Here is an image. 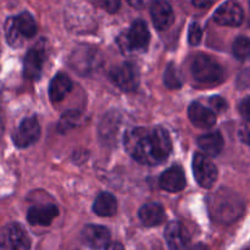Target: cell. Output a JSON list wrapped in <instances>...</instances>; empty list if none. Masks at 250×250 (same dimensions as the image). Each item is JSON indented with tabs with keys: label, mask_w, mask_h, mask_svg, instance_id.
<instances>
[{
	"label": "cell",
	"mask_w": 250,
	"mask_h": 250,
	"mask_svg": "<svg viewBox=\"0 0 250 250\" xmlns=\"http://www.w3.org/2000/svg\"><path fill=\"white\" fill-rule=\"evenodd\" d=\"M99 6L102 7H105V10H107L109 12H116L117 9L120 7V5H121V2L120 1H115V0H106V1H99L97 2Z\"/></svg>",
	"instance_id": "cell-30"
},
{
	"label": "cell",
	"mask_w": 250,
	"mask_h": 250,
	"mask_svg": "<svg viewBox=\"0 0 250 250\" xmlns=\"http://www.w3.org/2000/svg\"><path fill=\"white\" fill-rule=\"evenodd\" d=\"M243 200L229 189H220L210 202V214L216 221L229 224L236 221L243 212Z\"/></svg>",
	"instance_id": "cell-2"
},
{
	"label": "cell",
	"mask_w": 250,
	"mask_h": 250,
	"mask_svg": "<svg viewBox=\"0 0 250 250\" xmlns=\"http://www.w3.org/2000/svg\"><path fill=\"white\" fill-rule=\"evenodd\" d=\"M193 173L198 185L203 188H211L217 181L219 171L215 164L204 154L195 153L193 158Z\"/></svg>",
	"instance_id": "cell-7"
},
{
	"label": "cell",
	"mask_w": 250,
	"mask_h": 250,
	"mask_svg": "<svg viewBox=\"0 0 250 250\" xmlns=\"http://www.w3.org/2000/svg\"><path fill=\"white\" fill-rule=\"evenodd\" d=\"M58 215L59 209L56 205H42L31 208L27 212V220L33 226H49Z\"/></svg>",
	"instance_id": "cell-18"
},
{
	"label": "cell",
	"mask_w": 250,
	"mask_h": 250,
	"mask_svg": "<svg viewBox=\"0 0 250 250\" xmlns=\"http://www.w3.org/2000/svg\"><path fill=\"white\" fill-rule=\"evenodd\" d=\"M192 250H208V248H207V247L202 246V244H198V246H195Z\"/></svg>",
	"instance_id": "cell-35"
},
{
	"label": "cell",
	"mask_w": 250,
	"mask_h": 250,
	"mask_svg": "<svg viewBox=\"0 0 250 250\" xmlns=\"http://www.w3.org/2000/svg\"><path fill=\"white\" fill-rule=\"evenodd\" d=\"M80 120H81V115L78 111H75V110L66 111L65 114L61 116L60 122H59V131H60L61 133H66L67 131L72 129L73 127L77 126Z\"/></svg>",
	"instance_id": "cell-26"
},
{
	"label": "cell",
	"mask_w": 250,
	"mask_h": 250,
	"mask_svg": "<svg viewBox=\"0 0 250 250\" xmlns=\"http://www.w3.org/2000/svg\"><path fill=\"white\" fill-rule=\"evenodd\" d=\"M150 43V32L143 20H136L128 31L119 38V44L125 51H146Z\"/></svg>",
	"instance_id": "cell-5"
},
{
	"label": "cell",
	"mask_w": 250,
	"mask_h": 250,
	"mask_svg": "<svg viewBox=\"0 0 250 250\" xmlns=\"http://www.w3.org/2000/svg\"><path fill=\"white\" fill-rule=\"evenodd\" d=\"M209 103L210 105L216 110V111H225V110H227V107H229L226 100H225L222 97H217V95L216 97L210 98Z\"/></svg>",
	"instance_id": "cell-29"
},
{
	"label": "cell",
	"mask_w": 250,
	"mask_h": 250,
	"mask_svg": "<svg viewBox=\"0 0 250 250\" xmlns=\"http://www.w3.org/2000/svg\"><path fill=\"white\" fill-rule=\"evenodd\" d=\"M5 37L7 39V43L12 48H20L23 44L24 39L22 38V36L19 33L16 26H15L14 17H10V19L6 20V23H5Z\"/></svg>",
	"instance_id": "cell-25"
},
{
	"label": "cell",
	"mask_w": 250,
	"mask_h": 250,
	"mask_svg": "<svg viewBox=\"0 0 250 250\" xmlns=\"http://www.w3.org/2000/svg\"><path fill=\"white\" fill-rule=\"evenodd\" d=\"M106 250H125V248L120 243H111L106 247Z\"/></svg>",
	"instance_id": "cell-33"
},
{
	"label": "cell",
	"mask_w": 250,
	"mask_h": 250,
	"mask_svg": "<svg viewBox=\"0 0 250 250\" xmlns=\"http://www.w3.org/2000/svg\"><path fill=\"white\" fill-rule=\"evenodd\" d=\"M31 241L19 224L7 225L0 229V250H29Z\"/></svg>",
	"instance_id": "cell-6"
},
{
	"label": "cell",
	"mask_w": 250,
	"mask_h": 250,
	"mask_svg": "<svg viewBox=\"0 0 250 250\" xmlns=\"http://www.w3.org/2000/svg\"><path fill=\"white\" fill-rule=\"evenodd\" d=\"M150 16L153 20V23L156 29L159 31H165L175 20V14L171 7V5L166 1H154L150 6Z\"/></svg>",
	"instance_id": "cell-14"
},
{
	"label": "cell",
	"mask_w": 250,
	"mask_h": 250,
	"mask_svg": "<svg viewBox=\"0 0 250 250\" xmlns=\"http://www.w3.org/2000/svg\"><path fill=\"white\" fill-rule=\"evenodd\" d=\"M81 237H82L83 243L93 249L106 248L111 239L109 229L104 226H98V225H87L82 229Z\"/></svg>",
	"instance_id": "cell-12"
},
{
	"label": "cell",
	"mask_w": 250,
	"mask_h": 250,
	"mask_svg": "<svg viewBox=\"0 0 250 250\" xmlns=\"http://www.w3.org/2000/svg\"><path fill=\"white\" fill-rule=\"evenodd\" d=\"M193 77L202 84H217L224 78V68L212 56L197 54L190 63Z\"/></svg>",
	"instance_id": "cell-4"
},
{
	"label": "cell",
	"mask_w": 250,
	"mask_h": 250,
	"mask_svg": "<svg viewBox=\"0 0 250 250\" xmlns=\"http://www.w3.org/2000/svg\"><path fill=\"white\" fill-rule=\"evenodd\" d=\"M193 5L197 7H208V6H211L212 2L211 1H193Z\"/></svg>",
	"instance_id": "cell-34"
},
{
	"label": "cell",
	"mask_w": 250,
	"mask_h": 250,
	"mask_svg": "<svg viewBox=\"0 0 250 250\" xmlns=\"http://www.w3.org/2000/svg\"><path fill=\"white\" fill-rule=\"evenodd\" d=\"M159 183H160V187L166 192H181L186 187L185 172L180 166H172V167L167 168L165 172L161 173Z\"/></svg>",
	"instance_id": "cell-15"
},
{
	"label": "cell",
	"mask_w": 250,
	"mask_h": 250,
	"mask_svg": "<svg viewBox=\"0 0 250 250\" xmlns=\"http://www.w3.org/2000/svg\"><path fill=\"white\" fill-rule=\"evenodd\" d=\"M189 121L198 128H210L216 124V116L210 109L200 103H192L188 107Z\"/></svg>",
	"instance_id": "cell-17"
},
{
	"label": "cell",
	"mask_w": 250,
	"mask_h": 250,
	"mask_svg": "<svg viewBox=\"0 0 250 250\" xmlns=\"http://www.w3.org/2000/svg\"><path fill=\"white\" fill-rule=\"evenodd\" d=\"M248 137H249V127L244 126L243 128H241V131H239V138H241L244 143L248 144Z\"/></svg>",
	"instance_id": "cell-32"
},
{
	"label": "cell",
	"mask_w": 250,
	"mask_h": 250,
	"mask_svg": "<svg viewBox=\"0 0 250 250\" xmlns=\"http://www.w3.org/2000/svg\"><path fill=\"white\" fill-rule=\"evenodd\" d=\"M68 65L81 76H92L102 67L103 56L97 48L80 45L71 53Z\"/></svg>",
	"instance_id": "cell-3"
},
{
	"label": "cell",
	"mask_w": 250,
	"mask_h": 250,
	"mask_svg": "<svg viewBox=\"0 0 250 250\" xmlns=\"http://www.w3.org/2000/svg\"><path fill=\"white\" fill-rule=\"evenodd\" d=\"M127 153L138 163L155 166L167 160L172 150L170 134L164 127H134L124 137Z\"/></svg>",
	"instance_id": "cell-1"
},
{
	"label": "cell",
	"mask_w": 250,
	"mask_h": 250,
	"mask_svg": "<svg viewBox=\"0 0 250 250\" xmlns=\"http://www.w3.org/2000/svg\"><path fill=\"white\" fill-rule=\"evenodd\" d=\"M41 137V126L36 116L26 117L19 125L15 133L12 134V141L19 148H27L36 143Z\"/></svg>",
	"instance_id": "cell-9"
},
{
	"label": "cell",
	"mask_w": 250,
	"mask_h": 250,
	"mask_svg": "<svg viewBox=\"0 0 250 250\" xmlns=\"http://www.w3.org/2000/svg\"><path fill=\"white\" fill-rule=\"evenodd\" d=\"M46 60L45 46H41V44L29 49L28 53L24 56L23 61V75L28 80H39L43 71L44 62Z\"/></svg>",
	"instance_id": "cell-10"
},
{
	"label": "cell",
	"mask_w": 250,
	"mask_h": 250,
	"mask_svg": "<svg viewBox=\"0 0 250 250\" xmlns=\"http://www.w3.org/2000/svg\"><path fill=\"white\" fill-rule=\"evenodd\" d=\"M72 89V82L70 77L62 72L56 73L49 85V97L53 103H59L67 97Z\"/></svg>",
	"instance_id": "cell-19"
},
{
	"label": "cell",
	"mask_w": 250,
	"mask_h": 250,
	"mask_svg": "<svg viewBox=\"0 0 250 250\" xmlns=\"http://www.w3.org/2000/svg\"><path fill=\"white\" fill-rule=\"evenodd\" d=\"M110 80L124 92H132L139 85V70L134 63L124 62L112 68Z\"/></svg>",
	"instance_id": "cell-8"
},
{
	"label": "cell",
	"mask_w": 250,
	"mask_h": 250,
	"mask_svg": "<svg viewBox=\"0 0 250 250\" xmlns=\"http://www.w3.org/2000/svg\"><path fill=\"white\" fill-rule=\"evenodd\" d=\"M138 216L144 226H158L165 220V210L160 204L151 203V204H146L141 208Z\"/></svg>",
	"instance_id": "cell-20"
},
{
	"label": "cell",
	"mask_w": 250,
	"mask_h": 250,
	"mask_svg": "<svg viewBox=\"0 0 250 250\" xmlns=\"http://www.w3.org/2000/svg\"><path fill=\"white\" fill-rule=\"evenodd\" d=\"M198 146L208 155L215 158V156L221 153L222 148H224V138H222L220 132H211V133L203 134L198 138Z\"/></svg>",
	"instance_id": "cell-21"
},
{
	"label": "cell",
	"mask_w": 250,
	"mask_h": 250,
	"mask_svg": "<svg viewBox=\"0 0 250 250\" xmlns=\"http://www.w3.org/2000/svg\"><path fill=\"white\" fill-rule=\"evenodd\" d=\"M203 38V29L199 23L193 22L189 26V32H188V41L192 45H199Z\"/></svg>",
	"instance_id": "cell-28"
},
{
	"label": "cell",
	"mask_w": 250,
	"mask_h": 250,
	"mask_svg": "<svg viewBox=\"0 0 250 250\" xmlns=\"http://www.w3.org/2000/svg\"><path fill=\"white\" fill-rule=\"evenodd\" d=\"M250 51V43L248 37H238L233 43V55L237 60L244 61L248 59Z\"/></svg>",
	"instance_id": "cell-27"
},
{
	"label": "cell",
	"mask_w": 250,
	"mask_h": 250,
	"mask_svg": "<svg viewBox=\"0 0 250 250\" xmlns=\"http://www.w3.org/2000/svg\"><path fill=\"white\" fill-rule=\"evenodd\" d=\"M121 126V116L116 111H110L103 117L99 125V136L106 144H115Z\"/></svg>",
	"instance_id": "cell-16"
},
{
	"label": "cell",
	"mask_w": 250,
	"mask_h": 250,
	"mask_svg": "<svg viewBox=\"0 0 250 250\" xmlns=\"http://www.w3.org/2000/svg\"><path fill=\"white\" fill-rule=\"evenodd\" d=\"M14 23L22 38H32L37 33L36 20L29 12L24 11L14 17Z\"/></svg>",
	"instance_id": "cell-23"
},
{
	"label": "cell",
	"mask_w": 250,
	"mask_h": 250,
	"mask_svg": "<svg viewBox=\"0 0 250 250\" xmlns=\"http://www.w3.org/2000/svg\"><path fill=\"white\" fill-rule=\"evenodd\" d=\"M2 129H4V125H2L1 114H0V137H1V134H2Z\"/></svg>",
	"instance_id": "cell-36"
},
{
	"label": "cell",
	"mask_w": 250,
	"mask_h": 250,
	"mask_svg": "<svg viewBox=\"0 0 250 250\" xmlns=\"http://www.w3.org/2000/svg\"><path fill=\"white\" fill-rule=\"evenodd\" d=\"M244 12L239 4L227 1L222 4L214 14V21L220 26L238 27L243 23Z\"/></svg>",
	"instance_id": "cell-11"
},
{
	"label": "cell",
	"mask_w": 250,
	"mask_h": 250,
	"mask_svg": "<svg viewBox=\"0 0 250 250\" xmlns=\"http://www.w3.org/2000/svg\"><path fill=\"white\" fill-rule=\"evenodd\" d=\"M165 239L170 250H187L189 244V234L183 225L172 221L166 226Z\"/></svg>",
	"instance_id": "cell-13"
},
{
	"label": "cell",
	"mask_w": 250,
	"mask_h": 250,
	"mask_svg": "<svg viewBox=\"0 0 250 250\" xmlns=\"http://www.w3.org/2000/svg\"><path fill=\"white\" fill-rule=\"evenodd\" d=\"M93 211L99 216H112L117 211L116 198L107 192L100 193L95 199L94 204H93Z\"/></svg>",
	"instance_id": "cell-22"
},
{
	"label": "cell",
	"mask_w": 250,
	"mask_h": 250,
	"mask_svg": "<svg viewBox=\"0 0 250 250\" xmlns=\"http://www.w3.org/2000/svg\"><path fill=\"white\" fill-rule=\"evenodd\" d=\"M164 83L170 89H178L182 87V76L175 63H168L166 67L165 73H164Z\"/></svg>",
	"instance_id": "cell-24"
},
{
	"label": "cell",
	"mask_w": 250,
	"mask_h": 250,
	"mask_svg": "<svg viewBox=\"0 0 250 250\" xmlns=\"http://www.w3.org/2000/svg\"><path fill=\"white\" fill-rule=\"evenodd\" d=\"M239 111H241V114L243 115V117L246 120L249 119V98H244L243 102L241 103V105H239Z\"/></svg>",
	"instance_id": "cell-31"
}]
</instances>
